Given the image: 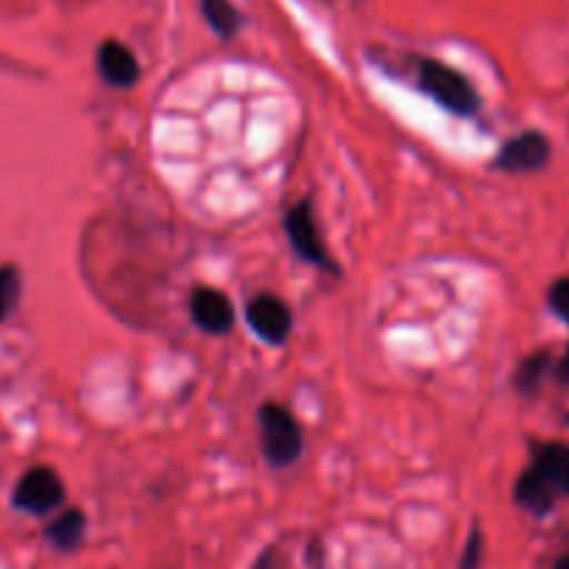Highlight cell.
<instances>
[{"label":"cell","mask_w":569,"mask_h":569,"mask_svg":"<svg viewBox=\"0 0 569 569\" xmlns=\"http://www.w3.org/2000/svg\"><path fill=\"white\" fill-rule=\"evenodd\" d=\"M419 87L427 96L439 101L441 107L450 109L456 114H472L478 109L480 98L472 90L467 79H463L458 70L447 68V64L433 62V59H425L419 68Z\"/></svg>","instance_id":"obj_1"},{"label":"cell","mask_w":569,"mask_h":569,"mask_svg":"<svg viewBox=\"0 0 569 569\" xmlns=\"http://www.w3.org/2000/svg\"><path fill=\"white\" fill-rule=\"evenodd\" d=\"M262 450L273 467H288L302 456V430L293 416L279 405H266L260 410Z\"/></svg>","instance_id":"obj_2"},{"label":"cell","mask_w":569,"mask_h":569,"mask_svg":"<svg viewBox=\"0 0 569 569\" xmlns=\"http://www.w3.org/2000/svg\"><path fill=\"white\" fill-rule=\"evenodd\" d=\"M14 508L26 513H48L64 502V486L51 467H34L18 480L12 497Z\"/></svg>","instance_id":"obj_3"},{"label":"cell","mask_w":569,"mask_h":569,"mask_svg":"<svg viewBox=\"0 0 569 569\" xmlns=\"http://www.w3.org/2000/svg\"><path fill=\"white\" fill-rule=\"evenodd\" d=\"M251 569H321V545L313 536L279 539Z\"/></svg>","instance_id":"obj_4"},{"label":"cell","mask_w":569,"mask_h":569,"mask_svg":"<svg viewBox=\"0 0 569 569\" xmlns=\"http://www.w3.org/2000/svg\"><path fill=\"white\" fill-rule=\"evenodd\" d=\"M284 227H288V234H291V243L299 254L305 257L308 262H316L321 268H332L330 254H327L325 243H321V234L319 227H316V218H313V207L308 201L293 207L284 218Z\"/></svg>","instance_id":"obj_5"},{"label":"cell","mask_w":569,"mask_h":569,"mask_svg":"<svg viewBox=\"0 0 569 569\" xmlns=\"http://www.w3.org/2000/svg\"><path fill=\"white\" fill-rule=\"evenodd\" d=\"M249 327L268 343H282L291 336V310L277 297H257L246 308Z\"/></svg>","instance_id":"obj_6"},{"label":"cell","mask_w":569,"mask_h":569,"mask_svg":"<svg viewBox=\"0 0 569 569\" xmlns=\"http://www.w3.org/2000/svg\"><path fill=\"white\" fill-rule=\"evenodd\" d=\"M547 160H550L547 140L536 131H528V134H519L508 142L500 157H497V166L508 173H530L545 168Z\"/></svg>","instance_id":"obj_7"},{"label":"cell","mask_w":569,"mask_h":569,"mask_svg":"<svg viewBox=\"0 0 569 569\" xmlns=\"http://www.w3.org/2000/svg\"><path fill=\"white\" fill-rule=\"evenodd\" d=\"M190 310H193L196 325L207 332H227L234 325L232 302L212 288H199L190 299Z\"/></svg>","instance_id":"obj_8"},{"label":"cell","mask_w":569,"mask_h":569,"mask_svg":"<svg viewBox=\"0 0 569 569\" xmlns=\"http://www.w3.org/2000/svg\"><path fill=\"white\" fill-rule=\"evenodd\" d=\"M530 472L547 486L552 497L569 495V447L547 445L536 456Z\"/></svg>","instance_id":"obj_9"},{"label":"cell","mask_w":569,"mask_h":569,"mask_svg":"<svg viewBox=\"0 0 569 569\" xmlns=\"http://www.w3.org/2000/svg\"><path fill=\"white\" fill-rule=\"evenodd\" d=\"M98 70L112 87H131L140 79V64L134 53L120 42H103L98 51Z\"/></svg>","instance_id":"obj_10"},{"label":"cell","mask_w":569,"mask_h":569,"mask_svg":"<svg viewBox=\"0 0 569 569\" xmlns=\"http://www.w3.org/2000/svg\"><path fill=\"white\" fill-rule=\"evenodd\" d=\"M84 528H87L84 513L70 508V511H62L51 525H48L46 539L51 541L57 550H73V547H79L81 539H84Z\"/></svg>","instance_id":"obj_11"},{"label":"cell","mask_w":569,"mask_h":569,"mask_svg":"<svg viewBox=\"0 0 569 569\" xmlns=\"http://www.w3.org/2000/svg\"><path fill=\"white\" fill-rule=\"evenodd\" d=\"M20 293H23V279L14 266H0V321L18 310Z\"/></svg>","instance_id":"obj_12"},{"label":"cell","mask_w":569,"mask_h":569,"mask_svg":"<svg viewBox=\"0 0 569 569\" xmlns=\"http://www.w3.org/2000/svg\"><path fill=\"white\" fill-rule=\"evenodd\" d=\"M204 18L221 37H232L240 26L238 9L229 0H204Z\"/></svg>","instance_id":"obj_13"},{"label":"cell","mask_w":569,"mask_h":569,"mask_svg":"<svg viewBox=\"0 0 569 569\" xmlns=\"http://www.w3.org/2000/svg\"><path fill=\"white\" fill-rule=\"evenodd\" d=\"M480 563H483V536L475 528L472 533H469L467 547H463L461 569H480Z\"/></svg>","instance_id":"obj_14"},{"label":"cell","mask_w":569,"mask_h":569,"mask_svg":"<svg viewBox=\"0 0 569 569\" xmlns=\"http://www.w3.org/2000/svg\"><path fill=\"white\" fill-rule=\"evenodd\" d=\"M550 305L558 316L569 325V279H558L550 291Z\"/></svg>","instance_id":"obj_15"},{"label":"cell","mask_w":569,"mask_h":569,"mask_svg":"<svg viewBox=\"0 0 569 569\" xmlns=\"http://www.w3.org/2000/svg\"><path fill=\"white\" fill-rule=\"evenodd\" d=\"M541 366H545V358H533V360H528V363H525L522 375H519V382H522V388L533 386V382L539 380V371H541Z\"/></svg>","instance_id":"obj_16"},{"label":"cell","mask_w":569,"mask_h":569,"mask_svg":"<svg viewBox=\"0 0 569 569\" xmlns=\"http://www.w3.org/2000/svg\"><path fill=\"white\" fill-rule=\"evenodd\" d=\"M561 380L563 382H569V349H567V355H563V360H561Z\"/></svg>","instance_id":"obj_17"},{"label":"cell","mask_w":569,"mask_h":569,"mask_svg":"<svg viewBox=\"0 0 569 569\" xmlns=\"http://www.w3.org/2000/svg\"><path fill=\"white\" fill-rule=\"evenodd\" d=\"M556 569H569V556H567V558H561V561L556 563Z\"/></svg>","instance_id":"obj_18"}]
</instances>
